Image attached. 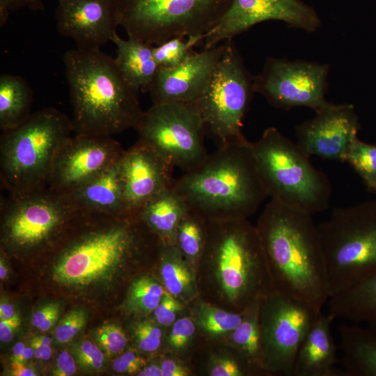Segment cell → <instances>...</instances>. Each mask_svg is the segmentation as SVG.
I'll list each match as a JSON object with an SVG mask.
<instances>
[{"label":"cell","mask_w":376,"mask_h":376,"mask_svg":"<svg viewBox=\"0 0 376 376\" xmlns=\"http://www.w3.org/2000/svg\"><path fill=\"white\" fill-rule=\"evenodd\" d=\"M11 375L14 376H36L37 374L33 368L25 365V363L12 361Z\"/></svg>","instance_id":"49"},{"label":"cell","mask_w":376,"mask_h":376,"mask_svg":"<svg viewBox=\"0 0 376 376\" xmlns=\"http://www.w3.org/2000/svg\"><path fill=\"white\" fill-rule=\"evenodd\" d=\"M58 32L77 48L97 49L111 40L120 26L115 0H57Z\"/></svg>","instance_id":"18"},{"label":"cell","mask_w":376,"mask_h":376,"mask_svg":"<svg viewBox=\"0 0 376 376\" xmlns=\"http://www.w3.org/2000/svg\"><path fill=\"white\" fill-rule=\"evenodd\" d=\"M200 43L198 38L175 37L154 45V57L159 68H173L189 57L194 52L192 48Z\"/></svg>","instance_id":"34"},{"label":"cell","mask_w":376,"mask_h":376,"mask_svg":"<svg viewBox=\"0 0 376 376\" xmlns=\"http://www.w3.org/2000/svg\"><path fill=\"white\" fill-rule=\"evenodd\" d=\"M71 350L79 366L84 370L97 371L102 368L104 355L100 347L93 342L78 341L72 345Z\"/></svg>","instance_id":"36"},{"label":"cell","mask_w":376,"mask_h":376,"mask_svg":"<svg viewBox=\"0 0 376 376\" xmlns=\"http://www.w3.org/2000/svg\"><path fill=\"white\" fill-rule=\"evenodd\" d=\"M329 72L327 63L267 57L254 76V91L274 107H304L317 112L331 104L325 99Z\"/></svg>","instance_id":"14"},{"label":"cell","mask_w":376,"mask_h":376,"mask_svg":"<svg viewBox=\"0 0 376 376\" xmlns=\"http://www.w3.org/2000/svg\"><path fill=\"white\" fill-rule=\"evenodd\" d=\"M335 318L321 312L304 338L296 357L292 376H341L336 368L337 345L331 331Z\"/></svg>","instance_id":"21"},{"label":"cell","mask_w":376,"mask_h":376,"mask_svg":"<svg viewBox=\"0 0 376 376\" xmlns=\"http://www.w3.org/2000/svg\"><path fill=\"white\" fill-rule=\"evenodd\" d=\"M201 260L210 266L221 295L240 312L275 292L256 227L247 219L208 221Z\"/></svg>","instance_id":"5"},{"label":"cell","mask_w":376,"mask_h":376,"mask_svg":"<svg viewBox=\"0 0 376 376\" xmlns=\"http://www.w3.org/2000/svg\"><path fill=\"white\" fill-rule=\"evenodd\" d=\"M295 127L297 143L309 157L345 162L361 128L354 107L331 104Z\"/></svg>","instance_id":"17"},{"label":"cell","mask_w":376,"mask_h":376,"mask_svg":"<svg viewBox=\"0 0 376 376\" xmlns=\"http://www.w3.org/2000/svg\"><path fill=\"white\" fill-rule=\"evenodd\" d=\"M60 314L58 303L47 304L37 310L31 316V324L41 331L49 330L57 321Z\"/></svg>","instance_id":"41"},{"label":"cell","mask_w":376,"mask_h":376,"mask_svg":"<svg viewBox=\"0 0 376 376\" xmlns=\"http://www.w3.org/2000/svg\"><path fill=\"white\" fill-rule=\"evenodd\" d=\"M359 175L366 187L376 193V144L360 140L352 143L345 161Z\"/></svg>","instance_id":"32"},{"label":"cell","mask_w":376,"mask_h":376,"mask_svg":"<svg viewBox=\"0 0 376 376\" xmlns=\"http://www.w3.org/2000/svg\"><path fill=\"white\" fill-rule=\"evenodd\" d=\"M34 356V351L31 347H26L25 350L19 359V362L25 363L26 361L29 360Z\"/></svg>","instance_id":"53"},{"label":"cell","mask_w":376,"mask_h":376,"mask_svg":"<svg viewBox=\"0 0 376 376\" xmlns=\"http://www.w3.org/2000/svg\"><path fill=\"white\" fill-rule=\"evenodd\" d=\"M340 363L346 376H376V324L339 327Z\"/></svg>","instance_id":"25"},{"label":"cell","mask_w":376,"mask_h":376,"mask_svg":"<svg viewBox=\"0 0 376 376\" xmlns=\"http://www.w3.org/2000/svg\"><path fill=\"white\" fill-rule=\"evenodd\" d=\"M207 223L205 218L189 210L179 224L174 244L187 260H201L206 242Z\"/></svg>","instance_id":"30"},{"label":"cell","mask_w":376,"mask_h":376,"mask_svg":"<svg viewBox=\"0 0 376 376\" xmlns=\"http://www.w3.org/2000/svg\"><path fill=\"white\" fill-rule=\"evenodd\" d=\"M25 345L22 342H17L12 349L11 361H19L22 356Z\"/></svg>","instance_id":"52"},{"label":"cell","mask_w":376,"mask_h":376,"mask_svg":"<svg viewBox=\"0 0 376 376\" xmlns=\"http://www.w3.org/2000/svg\"><path fill=\"white\" fill-rule=\"evenodd\" d=\"M189 211L185 200L171 186L150 199L135 215L162 244H174L178 227Z\"/></svg>","instance_id":"23"},{"label":"cell","mask_w":376,"mask_h":376,"mask_svg":"<svg viewBox=\"0 0 376 376\" xmlns=\"http://www.w3.org/2000/svg\"><path fill=\"white\" fill-rule=\"evenodd\" d=\"M249 366H242L238 361L228 358L220 359L210 370L212 376H242L247 373Z\"/></svg>","instance_id":"44"},{"label":"cell","mask_w":376,"mask_h":376,"mask_svg":"<svg viewBox=\"0 0 376 376\" xmlns=\"http://www.w3.org/2000/svg\"><path fill=\"white\" fill-rule=\"evenodd\" d=\"M160 367L162 370V376H187L188 370L178 362L172 359L164 360Z\"/></svg>","instance_id":"48"},{"label":"cell","mask_w":376,"mask_h":376,"mask_svg":"<svg viewBox=\"0 0 376 376\" xmlns=\"http://www.w3.org/2000/svg\"><path fill=\"white\" fill-rule=\"evenodd\" d=\"M134 128L139 140L184 172L196 167L208 155L205 130L194 103L153 104L143 112Z\"/></svg>","instance_id":"12"},{"label":"cell","mask_w":376,"mask_h":376,"mask_svg":"<svg viewBox=\"0 0 376 376\" xmlns=\"http://www.w3.org/2000/svg\"><path fill=\"white\" fill-rule=\"evenodd\" d=\"M127 214L135 215L150 199L172 186L173 167L141 140L118 162Z\"/></svg>","instance_id":"19"},{"label":"cell","mask_w":376,"mask_h":376,"mask_svg":"<svg viewBox=\"0 0 376 376\" xmlns=\"http://www.w3.org/2000/svg\"><path fill=\"white\" fill-rule=\"evenodd\" d=\"M195 324L189 318L185 317L174 322L169 334V342L175 349L185 347L195 332Z\"/></svg>","instance_id":"40"},{"label":"cell","mask_w":376,"mask_h":376,"mask_svg":"<svg viewBox=\"0 0 376 376\" xmlns=\"http://www.w3.org/2000/svg\"><path fill=\"white\" fill-rule=\"evenodd\" d=\"M160 274L166 290L173 297L188 299L194 292L193 276L175 244H162Z\"/></svg>","instance_id":"29"},{"label":"cell","mask_w":376,"mask_h":376,"mask_svg":"<svg viewBox=\"0 0 376 376\" xmlns=\"http://www.w3.org/2000/svg\"><path fill=\"white\" fill-rule=\"evenodd\" d=\"M270 20L281 21L308 32H314L321 26L315 9L301 0H231L202 43L204 48L216 46Z\"/></svg>","instance_id":"15"},{"label":"cell","mask_w":376,"mask_h":376,"mask_svg":"<svg viewBox=\"0 0 376 376\" xmlns=\"http://www.w3.org/2000/svg\"><path fill=\"white\" fill-rule=\"evenodd\" d=\"M95 338L101 349L110 357L123 351L127 343L125 334L115 324H106L98 327Z\"/></svg>","instance_id":"35"},{"label":"cell","mask_w":376,"mask_h":376,"mask_svg":"<svg viewBox=\"0 0 376 376\" xmlns=\"http://www.w3.org/2000/svg\"><path fill=\"white\" fill-rule=\"evenodd\" d=\"M86 228L61 248L53 279L60 285L85 287L114 276L130 258L160 243L136 215L114 217L83 210Z\"/></svg>","instance_id":"4"},{"label":"cell","mask_w":376,"mask_h":376,"mask_svg":"<svg viewBox=\"0 0 376 376\" xmlns=\"http://www.w3.org/2000/svg\"><path fill=\"white\" fill-rule=\"evenodd\" d=\"M117 47L115 64L127 84L136 93L149 92L159 67L153 54V46L116 33L111 38Z\"/></svg>","instance_id":"24"},{"label":"cell","mask_w":376,"mask_h":376,"mask_svg":"<svg viewBox=\"0 0 376 376\" xmlns=\"http://www.w3.org/2000/svg\"><path fill=\"white\" fill-rule=\"evenodd\" d=\"M17 315L13 306L8 302L1 301L0 304V320H9Z\"/></svg>","instance_id":"50"},{"label":"cell","mask_w":376,"mask_h":376,"mask_svg":"<svg viewBox=\"0 0 376 376\" xmlns=\"http://www.w3.org/2000/svg\"><path fill=\"white\" fill-rule=\"evenodd\" d=\"M263 298L256 300L244 311L243 320L231 332V340L256 369L265 371L260 324V308Z\"/></svg>","instance_id":"28"},{"label":"cell","mask_w":376,"mask_h":376,"mask_svg":"<svg viewBox=\"0 0 376 376\" xmlns=\"http://www.w3.org/2000/svg\"><path fill=\"white\" fill-rule=\"evenodd\" d=\"M182 308L181 303L167 292L153 312L157 322L167 326L175 322Z\"/></svg>","instance_id":"39"},{"label":"cell","mask_w":376,"mask_h":376,"mask_svg":"<svg viewBox=\"0 0 376 376\" xmlns=\"http://www.w3.org/2000/svg\"><path fill=\"white\" fill-rule=\"evenodd\" d=\"M225 49V42L194 52L180 65L159 68L149 93L153 104L195 103L200 97Z\"/></svg>","instance_id":"20"},{"label":"cell","mask_w":376,"mask_h":376,"mask_svg":"<svg viewBox=\"0 0 376 376\" xmlns=\"http://www.w3.org/2000/svg\"><path fill=\"white\" fill-rule=\"evenodd\" d=\"M124 151L111 136L75 134L58 152L47 188L71 194L118 162Z\"/></svg>","instance_id":"16"},{"label":"cell","mask_w":376,"mask_h":376,"mask_svg":"<svg viewBox=\"0 0 376 376\" xmlns=\"http://www.w3.org/2000/svg\"><path fill=\"white\" fill-rule=\"evenodd\" d=\"M3 241L14 251L50 246L81 209L70 194L49 188L24 194H8L1 203Z\"/></svg>","instance_id":"11"},{"label":"cell","mask_w":376,"mask_h":376,"mask_svg":"<svg viewBox=\"0 0 376 376\" xmlns=\"http://www.w3.org/2000/svg\"><path fill=\"white\" fill-rule=\"evenodd\" d=\"M128 38L157 45L175 37L201 42L231 0H115Z\"/></svg>","instance_id":"9"},{"label":"cell","mask_w":376,"mask_h":376,"mask_svg":"<svg viewBox=\"0 0 376 376\" xmlns=\"http://www.w3.org/2000/svg\"><path fill=\"white\" fill-rule=\"evenodd\" d=\"M20 324L21 319L18 314L9 320H0L1 341L3 343L10 342Z\"/></svg>","instance_id":"47"},{"label":"cell","mask_w":376,"mask_h":376,"mask_svg":"<svg viewBox=\"0 0 376 376\" xmlns=\"http://www.w3.org/2000/svg\"><path fill=\"white\" fill-rule=\"evenodd\" d=\"M134 335L139 348L143 352H155L161 345L162 330L148 321L136 324L134 328Z\"/></svg>","instance_id":"38"},{"label":"cell","mask_w":376,"mask_h":376,"mask_svg":"<svg viewBox=\"0 0 376 376\" xmlns=\"http://www.w3.org/2000/svg\"><path fill=\"white\" fill-rule=\"evenodd\" d=\"M74 132L72 119L54 107L40 109L0 137L1 186L24 194L47 188L55 157Z\"/></svg>","instance_id":"6"},{"label":"cell","mask_w":376,"mask_h":376,"mask_svg":"<svg viewBox=\"0 0 376 376\" xmlns=\"http://www.w3.org/2000/svg\"><path fill=\"white\" fill-rule=\"evenodd\" d=\"M139 376H162L160 366L152 364L142 368L137 374Z\"/></svg>","instance_id":"51"},{"label":"cell","mask_w":376,"mask_h":376,"mask_svg":"<svg viewBox=\"0 0 376 376\" xmlns=\"http://www.w3.org/2000/svg\"><path fill=\"white\" fill-rule=\"evenodd\" d=\"M329 313L357 322L376 324V273L331 296Z\"/></svg>","instance_id":"26"},{"label":"cell","mask_w":376,"mask_h":376,"mask_svg":"<svg viewBox=\"0 0 376 376\" xmlns=\"http://www.w3.org/2000/svg\"><path fill=\"white\" fill-rule=\"evenodd\" d=\"M145 364L143 357L133 351H128L115 359L112 368L118 373H138Z\"/></svg>","instance_id":"42"},{"label":"cell","mask_w":376,"mask_h":376,"mask_svg":"<svg viewBox=\"0 0 376 376\" xmlns=\"http://www.w3.org/2000/svg\"><path fill=\"white\" fill-rule=\"evenodd\" d=\"M311 214L270 198L256 226L276 292L321 313L330 295L323 247Z\"/></svg>","instance_id":"1"},{"label":"cell","mask_w":376,"mask_h":376,"mask_svg":"<svg viewBox=\"0 0 376 376\" xmlns=\"http://www.w3.org/2000/svg\"><path fill=\"white\" fill-rule=\"evenodd\" d=\"M253 82L237 48L232 40L226 41L208 84L194 103L206 134L218 147L248 141L242 127L255 93Z\"/></svg>","instance_id":"10"},{"label":"cell","mask_w":376,"mask_h":376,"mask_svg":"<svg viewBox=\"0 0 376 376\" xmlns=\"http://www.w3.org/2000/svg\"><path fill=\"white\" fill-rule=\"evenodd\" d=\"M118 162L69 194L80 209L114 217L130 216L125 204Z\"/></svg>","instance_id":"22"},{"label":"cell","mask_w":376,"mask_h":376,"mask_svg":"<svg viewBox=\"0 0 376 376\" xmlns=\"http://www.w3.org/2000/svg\"><path fill=\"white\" fill-rule=\"evenodd\" d=\"M32 91L21 77L0 76V128L7 131L24 123L31 114Z\"/></svg>","instance_id":"27"},{"label":"cell","mask_w":376,"mask_h":376,"mask_svg":"<svg viewBox=\"0 0 376 376\" xmlns=\"http://www.w3.org/2000/svg\"><path fill=\"white\" fill-rule=\"evenodd\" d=\"M244 312L232 313L209 304H201L198 309L197 318L206 332L220 335L231 333L243 320Z\"/></svg>","instance_id":"33"},{"label":"cell","mask_w":376,"mask_h":376,"mask_svg":"<svg viewBox=\"0 0 376 376\" xmlns=\"http://www.w3.org/2000/svg\"><path fill=\"white\" fill-rule=\"evenodd\" d=\"M251 144L268 196L311 214L328 209L331 196L329 178L297 143L270 127Z\"/></svg>","instance_id":"7"},{"label":"cell","mask_w":376,"mask_h":376,"mask_svg":"<svg viewBox=\"0 0 376 376\" xmlns=\"http://www.w3.org/2000/svg\"><path fill=\"white\" fill-rule=\"evenodd\" d=\"M8 275V269L5 264L4 259L1 258L0 261V278L1 280H3L6 278Z\"/></svg>","instance_id":"54"},{"label":"cell","mask_w":376,"mask_h":376,"mask_svg":"<svg viewBox=\"0 0 376 376\" xmlns=\"http://www.w3.org/2000/svg\"><path fill=\"white\" fill-rule=\"evenodd\" d=\"M318 227L330 297L376 273V198L337 207Z\"/></svg>","instance_id":"8"},{"label":"cell","mask_w":376,"mask_h":376,"mask_svg":"<svg viewBox=\"0 0 376 376\" xmlns=\"http://www.w3.org/2000/svg\"><path fill=\"white\" fill-rule=\"evenodd\" d=\"M87 313L83 308H76L69 312L59 322L54 338L57 343L65 344L74 338L85 327Z\"/></svg>","instance_id":"37"},{"label":"cell","mask_w":376,"mask_h":376,"mask_svg":"<svg viewBox=\"0 0 376 376\" xmlns=\"http://www.w3.org/2000/svg\"><path fill=\"white\" fill-rule=\"evenodd\" d=\"M51 343L52 339L47 336H39L33 338L31 346L34 351V357L44 361L49 360L52 354Z\"/></svg>","instance_id":"46"},{"label":"cell","mask_w":376,"mask_h":376,"mask_svg":"<svg viewBox=\"0 0 376 376\" xmlns=\"http://www.w3.org/2000/svg\"><path fill=\"white\" fill-rule=\"evenodd\" d=\"M320 313L303 301L276 292L262 299L260 324L267 373L292 376L298 350Z\"/></svg>","instance_id":"13"},{"label":"cell","mask_w":376,"mask_h":376,"mask_svg":"<svg viewBox=\"0 0 376 376\" xmlns=\"http://www.w3.org/2000/svg\"><path fill=\"white\" fill-rule=\"evenodd\" d=\"M76 371V362L72 354L66 350L60 352L57 356L52 374L55 376H70Z\"/></svg>","instance_id":"45"},{"label":"cell","mask_w":376,"mask_h":376,"mask_svg":"<svg viewBox=\"0 0 376 376\" xmlns=\"http://www.w3.org/2000/svg\"><path fill=\"white\" fill-rule=\"evenodd\" d=\"M72 107L74 133L111 136L134 127L143 111L138 93L114 60L100 49H75L63 55Z\"/></svg>","instance_id":"3"},{"label":"cell","mask_w":376,"mask_h":376,"mask_svg":"<svg viewBox=\"0 0 376 376\" xmlns=\"http://www.w3.org/2000/svg\"><path fill=\"white\" fill-rule=\"evenodd\" d=\"M166 292L152 277L140 276L131 283L127 295V306L138 314L150 313L154 311Z\"/></svg>","instance_id":"31"},{"label":"cell","mask_w":376,"mask_h":376,"mask_svg":"<svg viewBox=\"0 0 376 376\" xmlns=\"http://www.w3.org/2000/svg\"><path fill=\"white\" fill-rule=\"evenodd\" d=\"M28 6L33 10H43L42 0H0V26L8 21L11 13Z\"/></svg>","instance_id":"43"},{"label":"cell","mask_w":376,"mask_h":376,"mask_svg":"<svg viewBox=\"0 0 376 376\" xmlns=\"http://www.w3.org/2000/svg\"><path fill=\"white\" fill-rule=\"evenodd\" d=\"M172 187L207 221L247 219L268 197L249 141L218 147Z\"/></svg>","instance_id":"2"}]
</instances>
